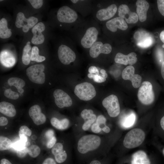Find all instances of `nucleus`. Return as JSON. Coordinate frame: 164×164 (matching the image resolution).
<instances>
[{"label": "nucleus", "instance_id": "f257e3e1", "mask_svg": "<svg viewBox=\"0 0 164 164\" xmlns=\"http://www.w3.org/2000/svg\"><path fill=\"white\" fill-rule=\"evenodd\" d=\"M101 142V138L97 135L92 134L85 135L79 139L77 150L80 153L85 154L97 149Z\"/></svg>", "mask_w": 164, "mask_h": 164}, {"label": "nucleus", "instance_id": "f03ea898", "mask_svg": "<svg viewBox=\"0 0 164 164\" xmlns=\"http://www.w3.org/2000/svg\"><path fill=\"white\" fill-rule=\"evenodd\" d=\"M145 138V132L142 130L134 128L126 134L123 142L124 145L128 149L137 147L142 143Z\"/></svg>", "mask_w": 164, "mask_h": 164}, {"label": "nucleus", "instance_id": "7ed1b4c3", "mask_svg": "<svg viewBox=\"0 0 164 164\" xmlns=\"http://www.w3.org/2000/svg\"><path fill=\"white\" fill-rule=\"evenodd\" d=\"M138 97L139 100L145 105H149L153 102L155 95L151 83L148 81L142 83L138 91Z\"/></svg>", "mask_w": 164, "mask_h": 164}, {"label": "nucleus", "instance_id": "20e7f679", "mask_svg": "<svg viewBox=\"0 0 164 164\" xmlns=\"http://www.w3.org/2000/svg\"><path fill=\"white\" fill-rule=\"evenodd\" d=\"M74 92L80 100L87 101L93 98L96 92L94 87L90 83L84 82L77 85L75 87Z\"/></svg>", "mask_w": 164, "mask_h": 164}, {"label": "nucleus", "instance_id": "39448f33", "mask_svg": "<svg viewBox=\"0 0 164 164\" xmlns=\"http://www.w3.org/2000/svg\"><path fill=\"white\" fill-rule=\"evenodd\" d=\"M45 66L43 64L33 65L27 68L26 74L31 82L42 84L45 80V75L43 72Z\"/></svg>", "mask_w": 164, "mask_h": 164}, {"label": "nucleus", "instance_id": "423d86ee", "mask_svg": "<svg viewBox=\"0 0 164 164\" xmlns=\"http://www.w3.org/2000/svg\"><path fill=\"white\" fill-rule=\"evenodd\" d=\"M102 104L110 117H115L119 114L120 106L118 98L116 95L112 94L106 97L103 100Z\"/></svg>", "mask_w": 164, "mask_h": 164}, {"label": "nucleus", "instance_id": "0eeeda50", "mask_svg": "<svg viewBox=\"0 0 164 164\" xmlns=\"http://www.w3.org/2000/svg\"><path fill=\"white\" fill-rule=\"evenodd\" d=\"M38 19L34 16L26 18L22 12H18L16 16L15 25L19 28H22L23 31L27 32L30 28H33L37 23Z\"/></svg>", "mask_w": 164, "mask_h": 164}, {"label": "nucleus", "instance_id": "6e6552de", "mask_svg": "<svg viewBox=\"0 0 164 164\" xmlns=\"http://www.w3.org/2000/svg\"><path fill=\"white\" fill-rule=\"evenodd\" d=\"M57 17L58 20L62 22L71 23L77 19V12L67 6H63L59 9L57 12Z\"/></svg>", "mask_w": 164, "mask_h": 164}, {"label": "nucleus", "instance_id": "1a4fd4ad", "mask_svg": "<svg viewBox=\"0 0 164 164\" xmlns=\"http://www.w3.org/2000/svg\"><path fill=\"white\" fill-rule=\"evenodd\" d=\"M137 45L141 48H147L153 43L154 39L151 34L144 30H138L134 35Z\"/></svg>", "mask_w": 164, "mask_h": 164}, {"label": "nucleus", "instance_id": "9d476101", "mask_svg": "<svg viewBox=\"0 0 164 164\" xmlns=\"http://www.w3.org/2000/svg\"><path fill=\"white\" fill-rule=\"evenodd\" d=\"M58 56L60 61L64 65H68L75 61L76 55L74 52L69 47L61 45L58 50Z\"/></svg>", "mask_w": 164, "mask_h": 164}, {"label": "nucleus", "instance_id": "9b49d317", "mask_svg": "<svg viewBox=\"0 0 164 164\" xmlns=\"http://www.w3.org/2000/svg\"><path fill=\"white\" fill-rule=\"evenodd\" d=\"M135 71L134 67L132 65H129L123 70L122 77L124 80H130L133 87L137 88L141 84L142 77L138 74H135Z\"/></svg>", "mask_w": 164, "mask_h": 164}, {"label": "nucleus", "instance_id": "f8f14e48", "mask_svg": "<svg viewBox=\"0 0 164 164\" xmlns=\"http://www.w3.org/2000/svg\"><path fill=\"white\" fill-rule=\"evenodd\" d=\"M55 102L56 106L60 108L70 106L72 101L70 97L65 92L60 89L56 90L53 92Z\"/></svg>", "mask_w": 164, "mask_h": 164}, {"label": "nucleus", "instance_id": "ddd939ff", "mask_svg": "<svg viewBox=\"0 0 164 164\" xmlns=\"http://www.w3.org/2000/svg\"><path fill=\"white\" fill-rule=\"evenodd\" d=\"M98 34V31L95 27L89 28L81 39L82 46L85 48H90L96 42Z\"/></svg>", "mask_w": 164, "mask_h": 164}, {"label": "nucleus", "instance_id": "4468645a", "mask_svg": "<svg viewBox=\"0 0 164 164\" xmlns=\"http://www.w3.org/2000/svg\"><path fill=\"white\" fill-rule=\"evenodd\" d=\"M112 50L111 45L108 43L103 44L100 41L96 42L90 48L89 53L91 56L95 58L100 53L108 54L110 53Z\"/></svg>", "mask_w": 164, "mask_h": 164}, {"label": "nucleus", "instance_id": "2eb2a0df", "mask_svg": "<svg viewBox=\"0 0 164 164\" xmlns=\"http://www.w3.org/2000/svg\"><path fill=\"white\" fill-rule=\"evenodd\" d=\"M118 15L119 17L125 19L128 23H135L138 21V18L136 13L131 12L128 6L122 4L118 9Z\"/></svg>", "mask_w": 164, "mask_h": 164}, {"label": "nucleus", "instance_id": "dca6fc26", "mask_svg": "<svg viewBox=\"0 0 164 164\" xmlns=\"http://www.w3.org/2000/svg\"><path fill=\"white\" fill-rule=\"evenodd\" d=\"M29 114L33 122L36 125H40L46 121L45 115L41 112L40 107L36 104L33 105L29 108Z\"/></svg>", "mask_w": 164, "mask_h": 164}, {"label": "nucleus", "instance_id": "f3484780", "mask_svg": "<svg viewBox=\"0 0 164 164\" xmlns=\"http://www.w3.org/2000/svg\"><path fill=\"white\" fill-rule=\"evenodd\" d=\"M45 29V26L42 22L36 24L32 28V32L33 34V37L31 41L32 44L38 45L41 44L43 43L45 38L42 32H43Z\"/></svg>", "mask_w": 164, "mask_h": 164}, {"label": "nucleus", "instance_id": "a211bd4d", "mask_svg": "<svg viewBox=\"0 0 164 164\" xmlns=\"http://www.w3.org/2000/svg\"><path fill=\"white\" fill-rule=\"evenodd\" d=\"M106 25L108 30L113 32H116L117 29L125 30L128 28V26L125 21L119 17L108 21Z\"/></svg>", "mask_w": 164, "mask_h": 164}, {"label": "nucleus", "instance_id": "6ab92c4d", "mask_svg": "<svg viewBox=\"0 0 164 164\" xmlns=\"http://www.w3.org/2000/svg\"><path fill=\"white\" fill-rule=\"evenodd\" d=\"M136 56V54L134 52L131 53L127 55L118 53L116 54L114 60L117 63L132 65L135 64L137 61Z\"/></svg>", "mask_w": 164, "mask_h": 164}, {"label": "nucleus", "instance_id": "aec40b11", "mask_svg": "<svg viewBox=\"0 0 164 164\" xmlns=\"http://www.w3.org/2000/svg\"><path fill=\"white\" fill-rule=\"evenodd\" d=\"M117 10L116 5L114 4H112L106 8L99 10L96 13V16L100 21H105L112 17Z\"/></svg>", "mask_w": 164, "mask_h": 164}, {"label": "nucleus", "instance_id": "412c9836", "mask_svg": "<svg viewBox=\"0 0 164 164\" xmlns=\"http://www.w3.org/2000/svg\"><path fill=\"white\" fill-rule=\"evenodd\" d=\"M137 6L136 12L138 19L141 22L145 21L147 13L149 8V4L145 0H138L136 3Z\"/></svg>", "mask_w": 164, "mask_h": 164}, {"label": "nucleus", "instance_id": "4be33fe9", "mask_svg": "<svg viewBox=\"0 0 164 164\" xmlns=\"http://www.w3.org/2000/svg\"><path fill=\"white\" fill-rule=\"evenodd\" d=\"M51 152L54 155L56 161L58 163L63 162L67 159V154L63 149V145L60 143H56L52 148Z\"/></svg>", "mask_w": 164, "mask_h": 164}, {"label": "nucleus", "instance_id": "5701e85b", "mask_svg": "<svg viewBox=\"0 0 164 164\" xmlns=\"http://www.w3.org/2000/svg\"><path fill=\"white\" fill-rule=\"evenodd\" d=\"M0 62L4 66L10 67L15 63V59L12 53L7 50H3L0 53Z\"/></svg>", "mask_w": 164, "mask_h": 164}, {"label": "nucleus", "instance_id": "b1692460", "mask_svg": "<svg viewBox=\"0 0 164 164\" xmlns=\"http://www.w3.org/2000/svg\"><path fill=\"white\" fill-rule=\"evenodd\" d=\"M131 164H150V162L145 152L139 150L132 155Z\"/></svg>", "mask_w": 164, "mask_h": 164}, {"label": "nucleus", "instance_id": "393cba45", "mask_svg": "<svg viewBox=\"0 0 164 164\" xmlns=\"http://www.w3.org/2000/svg\"><path fill=\"white\" fill-rule=\"evenodd\" d=\"M0 112L3 114L10 117L15 116L16 114V111L14 105L5 101L0 102Z\"/></svg>", "mask_w": 164, "mask_h": 164}, {"label": "nucleus", "instance_id": "a878e982", "mask_svg": "<svg viewBox=\"0 0 164 164\" xmlns=\"http://www.w3.org/2000/svg\"><path fill=\"white\" fill-rule=\"evenodd\" d=\"M11 29L8 27V23L5 18H2L0 20V37L5 39L10 37L12 35Z\"/></svg>", "mask_w": 164, "mask_h": 164}, {"label": "nucleus", "instance_id": "bb28decb", "mask_svg": "<svg viewBox=\"0 0 164 164\" xmlns=\"http://www.w3.org/2000/svg\"><path fill=\"white\" fill-rule=\"evenodd\" d=\"M8 84L10 86H13L15 87L20 93L24 92V90L22 88L25 86V82L23 79L18 77H11L8 80Z\"/></svg>", "mask_w": 164, "mask_h": 164}, {"label": "nucleus", "instance_id": "cd10ccee", "mask_svg": "<svg viewBox=\"0 0 164 164\" xmlns=\"http://www.w3.org/2000/svg\"><path fill=\"white\" fill-rule=\"evenodd\" d=\"M50 123L53 126L60 130L66 129L68 127L70 123L69 120L66 118L59 120L55 117L51 119Z\"/></svg>", "mask_w": 164, "mask_h": 164}, {"label": "nucleus", "instance_id": "c85d7f7f", "mask_svg": "<svg viewBox=\"0 0 164 164\" xmlns=\"http://www.w3.org/2000/svg\"><path fill=\"white\" fill-rule=\"evenodd\" d=\"M30 43V42H27L23 50L22 61L23 64L25 65H28L31 60L32 48Z\"/></svg>", "mask_w": 164, "mask_h": 164}, {"label": "nucleus", "instance_id": "c756f323", "mask_svg": "<svg viewBox=\"0 0 164 164\" xmlns=\"http://www.w3.org/2000/svg\"><path fill=\"white\" fill-rule=\"evenodd\" d=\"M136 120V116L133 112L126 115L122 121V126L125 128L132 127L134 124Z\"/></svg>", "mask_w": 164, "mask_h": 164}, {"label": "nucleus", "instance_id": "7c9ffc66", "mask_svg": "<svg viewBox=\"0 0 164 164\" xmlns=\"http://www.w3.org/2000/svg\"><path fill=\"white\" fill-rule=\"evenodd\" d=\"M39 50L36 46H34L32 48L31 60L37 62H40L46 60L45 56L39 55Z\"/></svg>", "mask_w": 164, "mask_h": 164}, {"label": "nucleus", "instance_id": "2f4dec72", "mask_svg": "<svg viewBox=\"0 0 164 164\" xmlns=\"http://www.w3.org/2000/svg\"><path fill=\"white\" fill-rule=\"evenodd\" d=\"M12 145V141L7 137L0 136V150H5L9 149Z\"/></svg>", "mask_w": 164, "mask_h": 164}, {"label": "nucleus", "instance_id": "473e14b6", "mask_svg": "<svg viewBox=\"0 0 164 164\" xmlns=\"http://www.w3.org/2000/svg\"><path fill=\"white\" fill-rule=\"evenodd\" d=\"M80 115L81 117L86 121V120H89L94 122L96 119V115L93 114V111L91 109L84 110L81 112Z\"/></svg>", "mask_w": 164, "mask_h": 164}, {"label": "nucleus", "instance_id": "72a5a7b5", "mask_svg": "<svg viewBox=\"0 0 164 164\" xmlns=\"http://www.w3.org/2000/svg\"><path fill=\"white\" fill-rule=\"evenodd\" d=\"M40 152V149L37 145H32L28 148V153L31 157L36 158L38 156Z\"/></svg>", "mask_w": 164, "mask_h": 164}, {"label": "nucleus", "instance_id": "f704fd0d", "mask_svg": "<svg viewBox=\"0 0 164 164\" xmlns=\"http://www.w3.org/2000/svg\"><path fill=\"white\" fill-rule=\"evenodd\" d=\"M4 94L5 97L11 99L16 100L19 97V95L17 93L13 91L10 89H6Z\"/></svg>", "mask_w": 164, "mask_h": 164}, {"label": "nucleus", "instance_id": "c9c22d12", "mask_svg": "<svg viewBox=\"0 0 164 164\" xmlns=\"http://www.w3.org/2000/svg\"><path fill=\"white\" fill-rule=\"evenodd\" d=\"M33 8L36 9L40 8L43 5V1L42 0H28Z\"/></svg>", "mask_w": 164, "mask_h": 164}, {"label": "nucleus", "instance_id": "e433bc0d", "mask_svg": "<svg viewBox=\"0 0 164 164\" xmlns=\"http://www.w3.org/2000/svg\"><path fill=\"white\" fill-rule=\"evenodd\" d=\"M28 152V148L24 146L21 149L17 150V155L19 158H22L24 157Z\"/></svg>", "mask_w": 164, "mask_h": 164}, {"label": "nucleus", "instance_id": "4c0bfd02", "mask_svg": "<svg viewBox=\"0 0 164 164\" xmlns=\"http://www.w3.org/2000/svg\"><path fill=\"white\" fill-rule=\"evenodd\" d=\"M158 10L161 14L164 16V0L157 1Z\"/></svg>", "mask_w": 164, "mask_h": 164}, {"label": "nucleus", "instance_id": "58836bf2", "mask_svg": "<svg viewBox=\"0 0 164 164\" xmlns=\"http://www.w3.org/2000/svg\"><path fill=\"white\" fill-rule=\"evenodd\" d=\"M96 121V123L101 128V126L105 125L106 119L103 115H100L97 117Z\"/></svg>", "mask_w": 164, "mask_h": 164}, {"label": "nucleus", "instance_id": "ea45409f", "mask_svg": "<svg viewBox=\"0 0 164 164\" xmlns=\"http://www.w3.org/2000/svg\"><path fill=\"white\" fill-rule=\"evenodd\" d=\"M19 130L29 136H30L32 134L31 130L26 125H22L19 128Z\"/></svg>", "mask_w": 164, "mask_h": 164}, {"label": "nucleus", "instance_id": "a19ab883", "mask_svg": "<svg viewBox=\"0 0 164 164\" xmlns=\"http://www.w3.org/2000/svg\"><path fill=\"white\" fill-rule=\"evenodd\" d=\"M56 139L55 136L49 139L46 143V146L49 149L52 148L55 144Z\"/></svg>", "mask_w": 164, "mask_h": 164}, {"label": "nucleus", "instance_id": "79ce46f5", "mask_svg": "<svg viewBox=\"0 0 164 164\" xmlns=\"http://www.w3.org/2000/svg\"><path fill=\"white\" fill-rule=\"evenodd\" d=\"M93 79L96 82L101 83L104 82L106 79L103 77L99 75L94 74Z\"/></svg>", "mask_w": 164, "mask_h": 164}, {"label": "nucleus", "instance_id": "37998d69", "mask_svg": "<svg viewBox=\"0 0 164 164\" xmlns=\"http://www.w3.org/2000/svg\"><path fill=\"white\" fill-rule=\"evenodd\" d=\"M91 130L94 133H98L101 132V128L99 126V125L97 123H94L92 125Z\"/></svg>", "mask_w": 164, "mask_h": 164}, {"label": "nucleus", "instance_id": "c03bdc74", "mask_svg": "<svg viewBox=\"0 0 164 164\" xmlns=\"http://www.w3.org/2000/svg\"><path fill=\"white\" fill-rule=\"evenodd\" d=\"M94 122L91 120L86 121L83 124L82 126V129L84 131H87L88 129L91 125Z\"/></svg>", "mask_w": 164, "mask_h": 164}, {"label": "nucleus", "instance_id": "a18cd8bd", "mask_svg": "<svg viewBox=\"0 0 164 164\" xmlns=\"http://www.w3.org/2000/svg\"><path fill=\"white\" fill-rule=\"evenodd\" d=\"M19 132L20 140L24 143L26 142L27 141V138L26 134L20 130Z\"/></svg>", "mask_w": 164, "mask_h": 164}, {"label": "nucleus", "instance_id": "49530a36", "mask_svg": "<svg viewBox=\"0 0 164 164\" xmlns=\"http://www.w3.org/2000/svg\"><path fill=\"white\" fill-rule=\"evenodd\" d=\"M88 72L90 73H93L99 75V71L97 68L94 66H91L88 69Z\"/></svg>", "mask_w": 164, "mask_h": 164}, {"label": "nucleus", "instance_id": "de8ad7c7", "mask_svg": "<svg viewBox=\"0 0 164 164\" xmlns=\"http://www.w3.org/2000/svg\"><path fill=\"white\" fill-rule=\"evenodd\" d=\"M42 164H56L55 160L52 158H48L46 159Z\"/></svg>", "mask_w": 164, "mask_h": 164}, {"label": "nucleus", "instance_id": "09e8293b", "mask_svg": "<svg viewBox=\"0 0 164 164\" xmlns=\"http://www.w3.org/2000/svg\"><path fill=\"white\" fill-rule=\"evenodd\" d=\"M8 121L6 118L4 117H1L0 118V125L4 126L8 124Z\"/></svg>", "mask_w": 164, "mask_h": 164}, {"label": "nucleus", "instance_id": "8fccbe9b", "mask_svg": "<svg viewBox=\"0 0 164 164\" xmlns=\"http://www.w3.org/2000/svg\"><path fill=\"white\" fill-rule=\"evenodd\" d=\"M54 131L52 130L49 129L46 132L45 136L49 139L54 136Z\"/></svg>", "mask_w": 164, "mask_h": 164}, {"label": "nucleus", "instance_id": "3c124183", "mask_svg": "<svg viewBox=\"0 0 164 164\" xmlns=\"http://www.w3.org/2000/svg\"><path fill=\"white\" fill-rule=\"evenodd\" d=\"M0 164H12L8 160L6 159H2L0 160Z\"/></svg>", "mask_w": 164, "mask_h": 164}, {"label": "nucleus", "instance_id": "603ef678", "mask_svg": "<svg viewBox=\"0 0 164 164\" xmlns=\"http://www.w3.org/2000/svg\"><path fill=\"white\" fill-rule=\"evenodd\" d=\"M160 38L161 41L163 43L162 47L164 48V30L162 31L160 34Z\"/></svg>", "mask_w": 164, "mask_h": 164}, {"label": "nucleus", "instance_id": "864d4df0", "mask_svg": "<svg viewBox=\"0 0 164 164\" xmlns=\"http://www.w3.org/2000/svg\"><path fill=\"white\" fill-rule=\"evenodd\" d=\"M161 73L163 79L164 80V61L161 64Z\"/></svg>", "mask_w": 164, "mask_h": 164}, {"label": "nucleus", "instance_id": "5fc2aeb1", "mask_svg": "<svg viewBox=\"0 0 164 164\" xmlns=\"http://www.w3.org/2000/svg\"><path fill=\"white\" fill-rule=\"evenodd\" d=\"M101 129L105 132L108 133L110 131V128L107 126L105 125L103 128H101Z\"/></svg>", "mask_w": 164, "mask_h": 164}, {"label": "nucleus", "instance_id": "6e6d98bb", "mask_svg": "<svg viewBox=\"0 0 164 164\" xmlns=\"http://www.w3.org/2000/svg\"><path fill=\"white\" fill-rule=\"evenodd\" d=\"M160 125L161 127L164 131V115L160 121Z\"/></svg>", "mask_w": 164, "mask_h": 164}, {"label": "nucleus", "instance_id": "4d7b16f0", "mask_svg": "<svg viewBox=\"0 0 164 164\" xmlns=\"http://www.w3.org/2000/svg\"><path fill=\"white\" fill-rule=\"evenodd\" d=\"M89 164H101V162L95 160L91 162Z\"/></svg>", "mask_w": 164, "mask_h": 164}, {"label": "nucleus", "instance_id": "13d9d810", "mask_svg": "<svg viewBox=\"0 0 164 164\" xmlns=\"http://www.w3.org/2000/svg\"><path fill=\"white\" fill-rule=\"evenodd\" d=\"M94 73H89L88 74L87 76L89 78L93 79Z\"/></svg>", "mask_w": 164, "mask_h": 164}, {"label": "nucleus", "instance_id": "bf43d9fd", "mask_svg": "<svg viewBox=\"0 0 164 164\" xmlns=\"http://www.w3.org/2000/svg\"><path fill=\"white\" fill-rule=\"evenodd\" d=\"M101 76L103 77L106 79L108 77V74H107V73H106L104 74H102Z\"/></svg>", "mask_w": 164, "mask_h": 164}, {"label": "nucleus", "instance_id": "052dcab7", "mask_svg": "<svg viewBox=\"0 0 164 164\" xmlns=\"http://www.w3.org/2000/svg\"><path fill=\"white\" fill-rule=\"evenodd\" d=\"M106 72L105 70L104 69H101L100 70V72L102 74L106 73Z\"/></svg>", "mask_w": 164, "mask_h": 164}, {"label": "nucleus", "instance_id": "680f3d73", "mask_svg": "<svg viewBox=\"0 0 164 164\" xmlns=\"http://www.w3.org/2000/svg\"><path fill=\"white\" fill-rule=\"evenodd\" d=\"M71 1L73 3H76L78 2L79 0H71Z\"/></svg>", "mask_w": 164, "mask_h": 164}, {"label": "nucleus", "instance_id": "e2e57ef3", "mask_svg": "<svg viewBox=\"0 0 164 164\" xmlns=\"http://www.w3.org/2000/svg\"><path fill=\"white\" fill-rule=\"evenodd\" d=\"M162 152L163 155H164V148L163 149Z\"/></svg>", "mask_w": 164, "mask_h": 164}]
</instances>
